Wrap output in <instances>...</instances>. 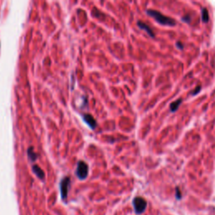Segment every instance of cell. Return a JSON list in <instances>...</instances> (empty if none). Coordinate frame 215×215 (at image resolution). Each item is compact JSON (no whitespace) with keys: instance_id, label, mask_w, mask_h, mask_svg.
<instances>
[{"instance_id":"1","label":"cell","mask_w":215,"mask_h":215,"mask_svg":"<svg viewBox=\"0 0 215 215\" xmlns=\"http://www.w3.org/2000/svg\"><path fill=\"white\" fill-rule=\"evenodd\" d=\"M146 13L148 15L151 16L152 18H154L155 20L157 21L158 23L162 25H168V26H174L176 25V22L175 19L170 18L168 16L164 15L163 13H160L156 10H153V9H148L146 11Z\"/></svg>"},{"instance_id":"2","label":"cell","mask_w":215,"mask_h":215,"mask_svg":"<svg viewBox=\"0 0 215 215\" xmlns=\"http://www.w3.org/2000/svg\"><path fill=\"white\" fill-rule=\"evenodd\" d=\"M76 175L80 180H84L85 178H87V175H88V165L87 163L84 162L82 160H80L77 163Z\"/></svg>"},{"instance_id":"3","label":"cell","mask_w":215,"mask_h":215,"mask_svg":"<svg viewBox=\"0 0 215 215\" xmlns=\"http://www.w3.org/2000/svg\"><path fill=\"white\" fill-rule=\"evenodd\" d=\"M133 205H134V211L137 214H140L144 212L146 209L147 202L141 197H136L133 200Z\"/></svg>"},{"instance_id":"4","label":"cell","mask_w":215,"mask_h":215,"mask_svg":"<svg viewBox=\"0 0 215 215\" xmlns=\"http://www.w3.org/2000/svg\"><path fill=\"white\" fill-rule=\"evenodd\" d=\"M69 185H70V178L68 176H66L65 178L62 179V181H60V194H61V198L63 200H66L68 194V189Z\"/></svg>"},{"instance_id":"5","label":"cell","mask_w":215,"mask_h":215,"mask_svg":"<svg viewBox=\"0 0 215 215\" xmlns=\"http://www.w3.org/2000/svg\"><path fill=\"white\" fill-rule=\"evenodd\" d=\"M83 119L85 121V123H87V125L89 126L90 128H95L97 127V122L95 120V118L92 117L91 114H84L83 115Z\"/></svg>"},{"instance_id":"6","label":"cell","mask_w":215,"mask_h":215,"mask_svg":"<svg viewBox=\"0 0 215 215\" xmlns=\"http://www.w3.org/2000/svg\"><path fill=\"white\" fill-rule=\"evenodd\" d=\"M138 26H139L141 29H144V31L146 32L149 36L155 37V34H154V32H153L152 29H151L149 25H147L146 24H144V23H143L141 21H139V22H138Z\"/></svg>"},{"instance_id":"7","label":"cell","mask_w":215,"mask_h":215,"mask_svg":"<svg viewBox=\"0 0 215 215\" xmlns=\"http://www.w3.org/2000/svg\"><path fill=\"white\" fill-rule=\"evenodd\" d=\"M32 170H33V172H34L40 180H43V179L45 178V172L43 171V170L39 167V165H33V166H32Z\"/></svg>"},{"instance_id":"8","label":"cell","mask_w":215,"mask_h":215,"mask_svg":"<svg viewBox=\"0 0 215 215\" xmlns=\"http://www.w3.org/2000/svg\"><path fill=\"white\" fill-rule=\"evenodd\" d=\"M181 102H182V99H181V98H179V99L174 101L173 102H171L170 105V112H176V111L178 109L179 106H180V104L181 103Z\"/></svg>"},{"instance_id":"9","label":"cell","mask_w":215,"mask_h":215,"mask_svg":"<svg viewBox=\"0 0 215 215\" xmlns=\"http://www.w3.org/2000/svg\"><path fill=\"white\" fill-rule=\"evenodd\" d=\"M201 16H202V21L203 23H207L209 21V14H208V11L206 8H202Z\"/></svg>"},{"instance_id":"10","label":"cell","mask_w":215,"mask_h":215,"mask_svg":"<svg viewBox=\"0 0 215 215\" xmlns=\"http://www.w3.org/2000/svg\"><path fill=\"white\" fill-rule=\"evenodd\" d=\"M27 153H28V156H29V158L30 159L31 161H34V160H36V159L38 158V155H37L36 153L34 151L33 147H29V149H28Z\"/></svg>"},{"instance_id":"11","label":"cell","mask_w":215,"mask_h":215,"mask_svg":"<svg viewBox=\"0 0 215 215\" xmlns=\"http://www.w3.org/2000/svg\"><path fill=\"white\" fill-rule=\"evenodd\" d=\"M181 19L184 21V22H186V23H189L190 21H191V17H190V15L189 14H186V15L183 16L182 18H181Z\"/></svg>"},{"instance_id":"12","label":"cell","mask_w":215,"mask_h":215,"mask_svg":"<svg viewBox=\"0 0 215 215\" xmlns=\"http://www.w3.org/2000/svg\"><path fill=\"white\" fill-rule=\"evenodd\" d=\"M176 197L177 199H180L181 197V193L180 192V190H179L178 187H176Z\"/></svg>"},{"instance_id":"13","label":"cell","mask_w":215,"mask_h":215,"mask_svg":"<svg viewBox=\"0 0 215 215\" xmlns=\"http://www.w3.org/2000/svg\"><path fill=\"white\" fill-rule=\"evenodd\" d=\"M201 91V87L200 86H198V87H197V88L193 91V92H191V95H196V94H197L198 92Z\"/></svg>"},{"instance_id":"14","label":"cell","mask_w":215,"mask_h":215,"mask_svg":"<svg viewBox=\"0 0 215 215\" xmlns=\"http://www.w3.org/2000/svg\"><path fill=\"white\" fill-rule=\"evenodd\" d=\"M176 47L177 48H179V49H183V45L181 44V42H180V41H177L176 43Z\"/></svg>"}]
</instances>
